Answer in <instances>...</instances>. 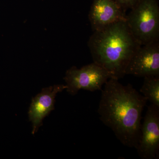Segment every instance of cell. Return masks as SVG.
Masks as SVG:
<instances>
[{
  "label": "cell",
  "instance_id": "3957f363",
  "mask_svg": "<svg viewBox=\"0 0 159 159\" xmlns=\"http://www.w3.org/2000/svg\"><path fill=\"white\" fill-rule=\"evenodd\" d=\"M126 22L141 46L159 40V7L157 0H141L126 16Z\"/></svg>",
  "mask_w": 159,
  "mask_h": 159
},
{
  "label": "cell",
  "instance_id": "9c48e42d",
  "mask_svg": "<svg viewBox=\"0 0 159 159\" xmlns=\"http://www.w3.org/2000/svg\"><path fill=\"white\" fill-rule=\"evenodd\" d=\"M144 78L140 93L152 104L159 107V76Z\"/></svg>",
  "mask_w": 159,
  "mask_h": 159
},
{
  "label": "cell",
  "instance_id": "52a82bcc",
  "mask_svg": "<svg viewBox=\"0 0 159 159\" xmlns=\"http://www.w3.org/2000/svg\"><path fill=\"white\" fill-rule=\"evenodd\" d=\"M125 11L115 0H93L89 14L93 31H98L122 20H126Z\"/></svg>",
  "mask_w": 159,
  "mask_h": 159
},
{
  "label": "cell",
  "instance_id": "7a4b0ae2",
  "mask_svg": "<svg viewBox=\"0 0 159 159\" xmlns=\"http://www.w3.org/2000/svg\"><path fill=\"white\" fill-rule=\"evenodd\" d=\"M93 32L88 42L93 62L104 69L110 78H122L130 58L141 46L126 20Z\"/></svg>",
  "mask_w": 159,
  "mask_h": 159
},
{
  "label": "cell",
  "instance_id": "6da1fadb",
  "mask_svg": "<svg viewBox=\"0 0 159 159\" xmlns=\"http://www.w3.org/2000/svg\"><path fill=\"white\" fill-rule=\"evenodd\" d=\"M101 90L97 110L99 119L122 145L137 149L147 99L130 84L123 85L113 78L109 79Z\"/></svg>",
  "mask_w": 159,
  "mask_h": 159
},
{
  "label": "cell",
  "instance_id": "277c9868",
  "mask_svg": "<svg viewBox=\"0 0 159 159\" xmlns=\"http://www.w3.org/2000/svg\"><path fill=\"white\" fill-rule=\"evenodd\" d=\"M110 78L104 69L93 62L80 69L72 67L66 71L64 79L66 83L67 92L74 96L81 89L90 92L101 90Z\"/></svg>",
  "mask_w": 159,
  "mask_h": 159
},
{
  "label": "cell",
  "instance_id": "ba28073f",
  "mask_svg": "<svg viewBox=\"0 0 159 159\" xmlns=\"http://www.w3.org/2000/svg\"><path fill=\"white\" fill-rule=\"evenodd\" d=\"M66 86L63 84L46 88L32 99L29 112V119L33 125L32 134L42 125L44 118L54 109L55 98L57 93L66 89Z\"/></svg>",
  "mask_w": 159,
  "mask_h": 159
},
{
  "label": "cell",
  "instance_id": "5b68a950",
  "mask_svg": "<svg viewBox=\"0 0 159 159\" xmlns=\"http://www.w3.org/2000/svg\"><path fill=\"white\" fill-rule=\"evenodd\" d=\"M136 149L141 158H159V107L153 104L147 107L141 125V137Z\"/></svg>",
  "mask_w": 159,
  "mask_h": 159
},
{
  "label": "cell",
  "instance_id": "30bf717a",
  "mask_svg": "<svg viewBox=\"0 0 159 159\" xmlns=\"http://www.w3.org/2000/svg\"><path fill=\"white\" fill-rule=\"evenodd\" d=\"M124 11L131 9L136 6L141 0H115Z\"/></svg>",
  "mask_w": 159,
  "mask_h": 159
},
{
  "label": "cell",
  "instance_id": "8992f818",
  "mask_svg": "<svg viewBox=\"0 0 159 159\" xmlns=\"http://www.w3.org/2000/svg\"><path fill=\"white\" fill-rule=\"evenodd\" d=\"M125 75L159 76V40L141 46L130 58Z\"/></svg>",
  "mask_w": 159,
  "mask_h": 159
}]
</instances>
